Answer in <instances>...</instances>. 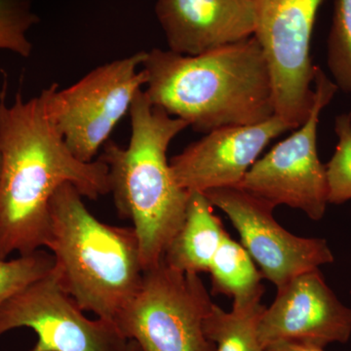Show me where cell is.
<instances>
[{
	"label": "cell",
	"mask_w": 351,
	"mask_h": 351,
	"mask_svg": "<svg viewBox=\"0 0 351 351\" xmlns=\"http://www.w3.org/2000/svg\"><path fill=\"white\" fill-rule=\"evenodd\" d=\"M0 94V258L29 255L45 247L50 201L62 184L83 197L110 193V174L101 158L83 162L69 151L47 110L45 90L25 101L18 93L6 103Z\"/></svg>",
	"instance_id": "obj_1"
},
{
	"label": "cell",
	"mask_w": 351,
	"mask_h": 351,
	"mask_svg": "<svg viewBox=\"0 0 351 351\" xmlns=\"http://www.w3.org/2000/svg\"><path fill=\"white\" fill-rule=\"evenodd\" d=\"M154 106L200 133L276 115L269 64L255 36L186 56L154 48L142 64Z\"/></svg>",
	"instance_id": "obj_2"
},
{
	"label": "cell",
	"mask_w": 351,
	"mask_h": 351,
	"mask_svg": "<svg viewBox=\"0 0 351 351\" xmlns=\"http://www.w3.org/2000/svg\"><path fill=\"white\" fill-rule=\"evenodd\" d=\"M129 113V145L123 147L108 141L100 158L108 167L117 212L133 223L141 262L147 270L162 261L186 215L189 193L176 182L167 151L189 124L152 105L143 90Z\"/></svg>",
	"instance_id": "obj_3"
},
{
	"label": "cell",
	"mask_w": 351,
	"mask_h": 351,
	"mask_svg": "<svg viewBox=\"0 0 351 351\" xmlns=\"http://www.w3.org/2000/svg\"><path fill=\"white\" fill-rule=\"evenodd\" d=\"M82 198L69 182L57 189L44 248L52 252L60 282L80 308L114 323L144 276L138 235L133 226L99 221Z\"/></svg>",
	"instance_id": "obj_4"
},
{
	"label": "cell",
	"mask_w": 351,
	"mask_h": 351,
	"mask_svg": "<svg viewBox=\"0 0 351 351\" xmlns=\"http://www.w3.org/2000/svg\"><path fill=\"white\" fill-rule=\"evenodd\" d=\"M214 304L199 274L180 271L162 260L144 270L140 288L114 324L144 351H215L204 331Z\"/></svg>",
	"instance_id": "obj_5"
},
{
	"label": "cell",
	"mask_w": 351,
	"mask_h": 351,
	"mask_svg": "<svg viewBox=\"0 0 351 351\" xmlns=\"http://www.w3.org/2000/svg\"><path fill=\"white\" fill-rule=\"evenodd\" d=\"M147 52L103 64L75 84L45 89L51 120L69 151L83 162H92L122 117L130 112L134 98L147 83L142 66Z\"/></svg>",
	"instance_id": "obj_6"
},
{
	"label": "cell",
	"mask_w": 351,
	"mask_h": 351,
	"mask_svg": "<svg viewBox=\"0 0 351 351\" xmlns=\"http://www.w3.org/2000/svg\"><path fill=\"white\" fill-rule=\"evenodd\" d=\"M314 86L308 119L256 161L239 186L276 207L287 205L302 210L313 221H320L329 202L326 166L317 152L318 123L321 112L339 89L317 66Z\"/></svg>",
	"instance_id": "obj_7"
},
{
	"label": "cell",
	"mask_w": 351,
	"mask_h": 351,
	"mask_svg": "<svg viewBox=\"0 0 351 351\" xmlns=\"http://www.w3.org/2000/svg\"><path fill=\"white\" fill-rule=\"evenodd\" d=\"M325 0H253L257 38L269 64L276 114L291 128L308 119L316 66L311 56L316 15Z\"/></svg>",
	"instance_id": "obj_8"
},
{
	"label": "cell",
	"mask_w": 351,
	"mask_h": 351,
	"mask_svg": "<svg viewBox=\"0 0 351 351\" xmlns=\"http://www.w3.org/2000/svg\"><path fill=\"white\" fill-rule=\"evenodd\" d=\"M19 328L38 336L29 351H125L128 343L114 323L84 315L55 265L0 306V337Z\"/></svg>",
	"instance_id": "obj_9"
},
{
	"label": "cell",
	"mask_w": 351,
	"mask_h": 351,
	"mask_svg": "<svg viewBox=\"0 0 351 351\" xmlns=\"http://www.w3.org/2000/svg\"><path fill=\"white\" fill-rule=\"evenodd\" d=\"M204 195L228 217L263 278L277 288L300 274L334 262L326 240L287 232L274 219L276 206L269 201L239 186L210 189Z\"/></svg>",
	"instance_id": "obj_10"
},
{
	"label": "cell",
	"mask_w": 351,
	"mask_h": 351,
	"mask_svg": "<svg viewBox=\"0 0 351 351\" xmlns=\"http://www.w3.org/2000/svg\"><path fill=\"white\" fill-rule=\"evenodd\" d=\"M263 348L279 341L324 348L348 343L351 308L327 285L319 269L304 272L277 288L276 300L265 307L258 327Z\"/></svg>",
	"instance_id": "obj_11"
},
{
	"label": "cell",
	"mask_w": 351,
	"mask_h": 351,
	"mask_svg": "<svg viewBox=\"0 0 351 351\" xmlns=\"http://www.w3.org/2000/svg\"><path fill=\"white\" fill-rule=\"evenodd\" d=\"M290 130L276 114L255 125L221 127L173 157L171 169L189 193L239 186L265 147Z\"/></svg>",
	"instance_id": "obj_12"
},
{
	"label": "cell",
	"mask_w": 351,
	"mask_h": 351,
	"mask_svg": "<svg viewBox=\"0 0 351 351\" xmlns=\"http://www.w3.org/2000/svg\"><path fill=\"white\" fill-rule=\"evenodd\" d=\"M170 51L197 56L255 34L253 0H157Z\"/></svg>",
	"instance_id": "obj_13"
},
{
	"label": "cell",
	"mask_w": 351,
	"mask_h": 351,
	"mask_svg": "<svg viewBox=\"0 0 351 351\" xmlns=\"http://www.w3.org/2000/svg\"><path fill=\"white\" fill-rule=\"evenodd\" d=\"M226 233L206 195L199 191H189L184 221L162 260L180 271L208 272Z\"/></svg>",
	"instance_id": "obj_14"
},
{
	"label": "cell",
	"mask_w": 351,
	"mask_h": 351,
	"mask_svg": "<svg viewBox=\"0 0 351 351\" xmlns=\"http://www.w3.org/2000/svg\"><path fill=\"white\" fill-rule=\"evenodd\" d=\"M213 294L233 299L232 306L261 301L265 293L262 272L241 243L226 233L215 254L209 271Z\"/></svg>",
	"instance_id": "obj_15"
},
{
	"label": "cell",
	"mask_w": 351,
	"mask_h": 351,
	"mask_svg": "<svg viewBox=\"0 0 351 351\" xmlns=\"http://www.w3.org/2000/svg\"><path fill=\"white\" fill-rule=\"evenodd\" d=\"M265 309L261 301L232 306L230 311L215 304L204 322L205 334L215 351H263L258 327Z\"/></svg>",
	"instance_id": "obj_16"
},
{
	"label": "cell",
	"mask_w": 351,
	"mask_h": 351,
	"mask_svg": "<svg viewBox=\"0 0 351 351\" xmlns=\"http://www.w3.org/2000/svg\"><path fill=\"white\" fill-rule=\"evenodd\" d=\"M327 64L332 82L351 94V0H337L327 41Z\"/></svg>",
	"instance_id": "obj_17"
},
{
	"label": "cell",
	"mask_w": 351,
	"mask_h": 351,
	"mask_svg": "<svg viewBox=\"0 0 351 351\" xmlns=\"http://www.w3.org/2000/svg\"><path fill=\"white\" fill-rule=\"evenodd\" d=\"M39 21L32 10V0H0V50L31 56L32 44L27 32Z\"/></svg>",
	"instance_id": "obj_18"
},
{
	"label": "cell",
	"mask_w": 351,
	"mask_h": 351,
	"mask_svg": "<svg viewBox=\"0 0 351 351\" xmlns=\"http://www.w3.org/2000/svg\"><path fill=\"white\" fill-rule=\"evenodd\" d=\"M338 137L334 154L326 164L328 202L343 204L351 200V113H341L335 119Z\"/></svg>",
	"instance_id": "obj_19"
},
{
	"label": "cell",
	"mask_w": 351,
	"mask_h": 351,
	"mask_svg": "<svg viewBox=\"0 0 351 351\" xmlns=\"http://www.w3.org/2000/svg\"><path fill=\"white\" fill-rule=\"evenodd\" d=\"M54 257L40 250L13 260L0 258V306L25 286L49 274Z\"/></svg>",
	"instance_id": "obj_20"
},
{
	"label": "cell",
	"mask_w": 351,
	"mask_h": 351,
	"mask_svg": "<svg viewBox=\"0 0 351 351\" xmlns=\"http://www.w3.org/2000/svg\"><path fill=\"white\" fill-rule=\"evenodd\" d=\"M263 351H324L323 348L298 341H279L265 346Z\"/></svg>",
	"instance_id": "obj_21"
},
{
	"label": "cell",
	"mask_w": 351,
	"mask_h": 351,
	"mask_svg": "<svg viewBox=\"0 0 351 351\" xmlns=\"http://www.w3.org/2000/svg\"><path fill=\"white\" fill-rule=\"evenodd\" d=\"M125 351H144L135 341H128Z\"/></svg>",
	"instance_id": "obj_22"
},
{
	"label": "cell",
	"mask_w": 351,
	"mask_h": 351,
	"mask_svg": "<svg viewBox=\"0 0 351 351\" xmlns=\"http://www.w3.org/2000/svg\"><path fill=\"white\" fill-rule=\"evenodd\" d=\"M0 171H1V156H0Z\"/></svg>",
	"instance_id": "obj_23"
}]
</instances>
